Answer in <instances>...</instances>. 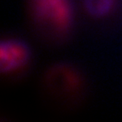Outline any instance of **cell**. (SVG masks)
Returning <instances> with one entry per match:
<instances>
[{"label":"cell","mask_w":122,"mask_h":122,"mask_svg":"<svg viewBox=\"0 0 122 122\" xmlns=\"http://www.w3.org/2000/svg\"><path fill=\"white\" fill-rule=\"evenodd\" d=\"M44 82L49 91L59 96L74 95L82 86L80 73L74 67L64 63L51 66L46 72Z\"/></svg>","instance_id":"cell-2"},{"label":"cell","mask_w":122,"mask_h":122,"mask_svg":"<svg viewBox=\"0 0 122 122\" xmlns=\"http://www.w3.org/2000/svg\"><path fill=\"white\" fill-rule=\"evenodd\" d=\"M31 59L29 44L18 37L4 39L0 44V72L8 76L26 67Z\"/></svg>","instance_id":"cell-3"},{"label":"cell","mask_w":122,"mask_h":122,"mask_svg":"<svg viewBox=\"0 0 122 122\" xmlns=\"http://www.w3.org/2000/svg\"><path fill=\"white\" fill-rule=\"evenodd\" d=\"M119 0H81L85 13L95 20H104L115 12Z\"/></svg>","instance_id":"cell-4"},{"label":"cell","mask_w":122,"mask_h":122,"mask_svg":"<svg viewBox=\"0 0 122 122\" xmlns=\"http://www.w3.org/2000/svg\"><path fill=\"white\" fill-rule=\"evenodd\" d=\"M31 16L39 26L62 36L73 27L76 11L72 0H29Z\"/></svg>","instance_id":"cell-1"}]
</instances>
